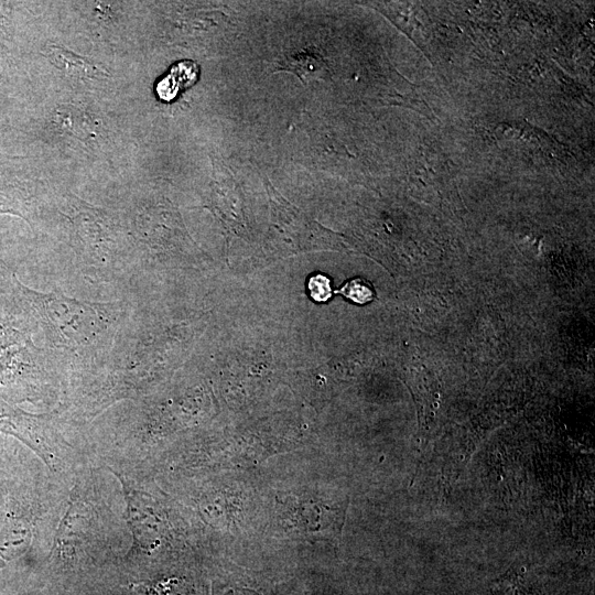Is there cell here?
I'll return each instance as SVG.
<instances>
[{
	"label": "cell",
	"instance_id": "5",
	"mask_svg": "<svg viewBox=\"0 0 595 595\" xmlns=\"http://www.w3.org/2000/svg\"><path fill=\"white\" fill-rule=\"evenodd\" d=\"M42 207L30 185L18 178L0 175V214L15 215L34 228Z\"/></svg>",
	"mask_w": 595,
	"mask_h": 595
},
{
	"label": "cell",
	"instance_id": "8",
	"mask_svg": "<svg viewBox=\"0 0 595 595\" xmlns=\"http://www.w3.org/2000/svg\"><path fill=\"white\" fill-rule=\"evenodd\" d=\"M50 58L56 67H60L68 74H76L77 76H94V74H97V68L93 67L87 61L64 51L61 47H51Z\"/></svg>",
	"mask_w": 595,
	"mask_h": 595
},
{
	"label": "cell",
	"instance_id": "1",
	"mask_svg": "<svg viewBox=\"0 0 595 595\" xmlns=\"http://www.w3.org/2000/svg\"><path fill=\"white\" fill-rule=\"evenodd\" d=\"M8 293L42 333L44 347L54 354L65 380L72 383L105 359L132 305L130 296L95 302L58 291H37L13 271Z\"/></svg>",
	"mask_w": 595,
	"mask_h": 595
},
{
	"label": "cell",
	"instance_id": "2",
	"mask_svg": "<svg viewBox=\"0 0 595 595\" xmlns=\"http://www.w3.org/2000/svg\"><path fill=\"white\" fill-rule=\"evenodd\" d=\"M62 208L77 270L91 282L121 286L130 295L136 285V262L123 226L106 212L75 198H68Z\"/></svg>",
	"mask_w": 595,
	"mask_h": 595
},
{
	"label": "cell",
	"instance_id": "10",
	"mask_svg": "<svg viewBox=\"0 0 595 595\" xmlns=\"http://www.w3.org/2000/svg\"><path fill=\"white\" fill-rule=\"evenodd\" d=\"M311 298L316 302H326L333 295L331 281L323 274L312 275L307 283Z\"/></svg>",
	"mask_w": 595,
	"mask_h": 595
},
{
	"label": "cell",
	"instance_id": "3",
	"mask_svg": "<svg viewBox=\"0 0 595 595\" xmlns=\"http://www.w3.org/2000/svg\"><path fill=\"white\" fill-rule=\"evenodd\" d=\"M37 327L9 295H0V399L40 401L65 380L52 351L34 340Z\"/></svg>",
	"mask_w": 595,
	"mask_h": 595
},
{
	"label": "cell",
	"instance_id": "4",
	"mask_svg": "<svg viewBox=\"0 0 595 595\" xmlns=\"http://www.w3.org/2000/svg\"><path fill=\"white\" fill-rule=\"evenodd\" d=\"M0 433L22 441L43 458L51 455L55 433L47 414L29 413L0 399Z\"/></svg>",
	"mask_w": 595,
	"mask_h": 595
},
{
	"label": "cell",
	"instance_id": "12",
	"mask_svg": "<svg viewBox=\"0 0 595 595\" xmlns=\"http://www.w3.org/2000/svg\"><path fill=\"white\" fill-rule=\"evenodd\" d=\"M8 268L4 262L0 259V271H2L3 269Z\"/></svg>",
	"mask_w": 595,
	"mask_h": 595
},
{
	"label": "cell",
	"instance_id": "7",
	"mask_svg": "<svg viewBox=\"0 0 595 595\" xmlns=\"http://www.w3.org/2000/svg\"><path fill=\"white\" fill-rule=\"evenodd\" d=\"M198 73V66L193 61L184 60L175 63L158 82L155 86L158 97L165 102L172 101L181 91L196 83Z\"/></svg>",
	"mask_w": 595,
	"mask_h": 595
},
{
	"label": "cell",
	"instance_id": "9",
	"mask_svg": "<svg viewBox=\"0 0 595 595\" xmlns=\"http://www.w3.org/2000/svg\"><path fill=\"white\" fill-rule=\"evenodd\" d=\"M336 292L357 304H366L370 302L375 295L370 283L363 278H355L347 281Z\"/></svg>",
	"mask_w": 595,
	"mask_h": 595
},
{
	"label": "cell",
	"instance_id": "11",
	"mask_svg": "<svg viewBox=\"0 0 595 595\" xmlns=\"http://www.w3.org/2000/svg\"><path fill=\"white\" fill-rule=\"evenodd\" d=\"M11 271L12 270L9 268L0 271V295L6 293L8 290Z\"/></svg>",
	"mask_w": 595,
	"mask_h": 595
},
{
	"label": "cell",
	"instance_id": "6",
	"mask_svg": "<svg viewBox=\"0 0 595 595\" xmlns=\"http://www.w3.org/2000/svg\"><path fill=\"white\" fill-rule=\"evenodd\" d=\"M285 71L295 74L303 84L324 79L328 75L326 60L318 54L300 52L281 58L274 65V72Z\"/></svg>",
	"mask_w": 595,
	"mask_h": 595
}]
</instances>
